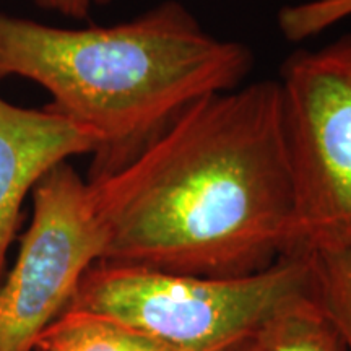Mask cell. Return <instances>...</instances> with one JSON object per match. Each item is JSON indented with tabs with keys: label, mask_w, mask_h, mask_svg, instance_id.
Wrapping results in <instances>:
<instances>
[{
	"label": "cell",
	"mask_w": 351,
	"mask_h": 351,
	"mask_svg": "<svg viewBox=\"0 0 351 351\" xmlns=\"http://www.w3.org/2000/svg\"><path fill=\"white\" fill-rule=\"evenodd\" d=\"M101 261L238 278L287 257L293 186L278 80L205 96L129 163L86 179Z\"/></svg>",
	"instance_id": "6da1fadb"
},
{
	"label": "cell",
	"mask_w": 351,
	"mask_h": 351,
	"mask_svg": "<svg viewBox=\"0 0 351 351\" xmlns=\"http://www.w3.org/2000/svg\"><path fill=\"white\" fill-rule=\"evenodd\" d=\"M247 44L221 39L178 0L111 26L59 28L0 13V80L28 78L99 138L88 179L122 168L195 101L244 85Z\"/></svg>",
	"instance_id": "7a4b0ae2"
},
{
	"label": "cell",
	"mask_w": 351,
	"mask_h": 351,
	"mask_svg": "<svg viewBox=\"0 0 351 351\" xmlns=\"http://www.w3.org/2000/svg\"><path fill=\"white\" fill-rule=\"evenodd\" d=\"M311 291V257H282L267 270L238 278L96 261L67 309L108 315L182 351H210L252 335L276 311Z\"/></svg>",
	"instance_id": "3957f363"
},
{
	"label": "cell",
	"mask_w": 351,
	"mask_h": 351,
	"mask_svg": "<svg viewBox=\"0 0 351 351\" xmlns=\"http://www.w3.org/2000/svg\"><path fill=\"white\" fill-rule=\"evenodd\" d=\"M278 82L293 186L287 257L351 251V33L293 52Z\"/></svg>",
	"instance_id": "277c9868"
},
{
	"label": "cell",
	"mask_w": 351,
	"mask_h": 351,
	"mask_svg": "<svg viewBox=\"0 0 351 351\" xmlns=\"http://www.w3.org/2000/svg\"><path fill=\"white\" fill-rule=\"evenodd\" d=\"M32 195V223L0 285V351H34L108 243L88 181L69 161L44 176Z\"/></svg>",
	"instance_id": "5b68a950"
},
{
	"label": "cell",
	"mask_w": 351,
	"mask_h": 351,
	"mask_svg": "<svg viewBox=\"0 0 351 351\" xmlns=\"http://www.w3.org/2000/svg\"><path fill=\"white\" fill-rule=\"evenodd\" d=\"M99 138L49 104L20 108L0 96V285L20 230L21 208L36 184L70 158L95 155Z\"/></svg>",
	"instance_id": "8992f818"
},
{
	"label": "cell",
	"mask_w": 351,
	"mask_h": 351,
	"mask_svg": "<svg viewBox=\"0 0 351 351\" xmlns=\"http://www.w3.org/2000/svg\"><path fill=\"white\" fill-rule=\"evenodd\" d=\"M34 351H182L90 311L65 309L39 333Z\"/></svg>",
	"instance_id": "52a82bcc"
},
{
	"label": "cell",
	"mask_w": 351,
	"mask_h": 351,
	"mask_svg": "<svg viewBox=\"0 0 351 351\" xmlns=\"http://www.w3.org/2000/svg\"><path fill=\"white\" fill-rule=\"evenodd\" d=\"M254 337L262 351H348L339 327L313 291L276 311Z\"/></svg>",
	"instance_id": "ba28073f"
},
{
	"label": "cell",
	"mask_w": 351,
	"mask_h": 351,
	"mask_svg": "<svg viewBox=\"0 0 351 351\" xmlns=\"http://www.w3.org/2000/svg\"><path fill=\"white\" fill-rule=\"evenodd\" d=\"M311 257L313 295L333 320L351 351V251Z\"/></svg>",
	"instance_id": "9c48e42d"
},
{
	"label": "cell",
	"mask_w": 351,
	"mask_h": 351,
	"mask_svg": "<svg viewBox=\"0 0 351 351\" xmlns=\"http://www.w3.org/2000/svg\"><path fill=\"white\" fill-rule=\"evenodd\" d=\"M348 16H351V0H306L280 10L278 28L285 39L301 43Z\"/></svg>",
	"instance_id": "30bf717a"
},
{
	"label": "cell",
	"mask_w": 351,
	"mask_h": 351,
	"mask_svg": "<svg viewBox=\"0 0 351 351\" xmlns=\"http://www.w3.org/2000/svg\"><path fill=\"white\" fill-rule=\"evenodd\" d=\"M39 8L59 13L73 20H85L96 7L108 5L111 0H34Z\"/></svg>",
	"instance_id": "8fae6325"
},
{
	"label": "cell",
	"mask_w": 351,
	"mask_h": 351,
	"mask_svg": "<svg viewBox=\"0 0 351 351\" xmlns=\"http://www.w3.org/2000/svg\"><path fill=\"white\" fill-rule=\"evenodd\" d=\"M210 351H262V348L261 345L257 343L256 337H254L252 333V335H245V337H241V339L228 341V343L217 346V348Z\"/></svg>",
	"instance_id": "7c38bea8"
}]
</instances>
